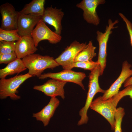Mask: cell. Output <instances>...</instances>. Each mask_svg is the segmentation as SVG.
<instances>
[{
	"instance_id": "cell-26",
	"label": "cell",
	"mask_w": 132,
	"mask_h": 132,
	"mask_svg": "<svg viewBox=\"0 0 132 132\" xmlns=\"http://www.w3.org/2000/svg\"><path fill=\"white\" fill-rule=\"evenodd\" d=\"M119 14L126 24L127 28L130 36L131 44L132 47V23L122 13H119Z\"/></svg>"
},
{
	"instance_id": "cell-18",
	"label": "cell",
	"mask_w": 132,
	"mask_h": 132,
	"mask_svg": "<svg viewBox=\"0 0 132 132\" xmlns=\"http://www.w3.org/2000/svg\"><path fill=\"white\" fill-rule=\"evenodd\" d=\"M27 69L22 60L17 58L5 67L0 69V78H5L8 75L19 73Z\"/></svg>"
},
{
	"instance_id": "cell-17",
	"label": "cell",
	"mask_w": 132,
	"mask_h": 132,
	"mask_svg": "<svg viewBox=\"0 0 132 132\" xmlns=\"http://www.w3.org/2000/svg\"><path fill=\"white\" fill-rule=\"evenodd\" d=\"M45 0H33L26 4L23 9L19 12L20 13L31 14L37 16L42 17L45 9Z\"/></svg>"
},
{
	"instance_id": "cell-6",
	"label": "cell",
	"mask_w": 132,
	"mask_h": 132,
	"mask_svg": "<svg viewBox=\"0 0 132 132\" xmlns=\"http://www.w3.org/2000/svg\"><path fill=\"white\" fill-rule=\"evenodd\" d=\"M31 36L37 47L39 43L43 40H47L52 44L60 42L62 37L52 31L42 20L38 22L33 31Z\"/></svg>"
},
{
	"instance_id": "cell-22",
	"label": "cell",
	"mask_w": 132,
	"mask_h": 132,
	"mask_svg": "<svg viewBox=\"0 0 132 132\" xmlns=\"http://www.w3.org/2000/svg\"><path fill=\"white\" fill-rule=\"evenodd\" d=\"M126 96H129L132 99V85L127 86L122 90L119 91L115 95L110 98L111 102L116 107L120 100L123 97Z\"/></svg>"
},
{
	"instance_id": "cell-24",
	"label": "cell",
	"mask_w": 132,
	"mask_h": 132,
	"mask_svg": "<svg viewBox=\"0 0 132 132\" xmlns=\"http://www.w3.org/2000/svg\"><path fill=\"white\" fill-rule=\"evenodd\" d=\"M16 45L15 42L0 41V54L15 53Z\"/></svg>"
},
{
	"instance_id": "cell-15",
	"label": "cell",
	"mask_w": 132,
	"mask_h": 132,
	"mask_svg": "<svg viewBox=\"0 0 132 132\" xmlns=\"http://www.w3.org/2000/svg\"><path fill=\"white\" fill-rule=\"evenodd\" d=\"M59 104V100L56 97H51L48 104L40 111L33 113V117L37 121H42L44 126H46Z\"/></svg>"
},
{
	"instance_id": "cell-12",
	"label": "cell",
	"mask_w": 132,
	"mask_h": 132,
	"mask_svg": "<svg viewBox=\"0 0 132 132\" xmlns=\"http://www.w3.org/2000/svg\"><path fill=\"white\" fill-rule=\"evenodd\" d=\"M66 83V82L52 79L42 85L34 86L33 88L42 92L51 98L59 96L64 99L65 98L64 87Z\"/></svg>"
},
{
	"instance_id": "cell-11",
	"label": "cell",
	"mask_w": 132,
	"mask_h": 132,
	"mask_svg": "<svg viewBox=\"0 0 132 132\" xmlns=\"http://www.w3.org/2000/svg\"><path fill=\"white\" fill-rule=\"evenodd\" d=\"M131 65L127 61H124L121 73L117 79L109 88L105 91L101 96V99L105 101L111 98L116 94L122 84L128 78L132 76V69Z\"/></svg>"
},
{
	"instance_id": "cell-21",
	"label": "cell",
	"mask_w": 132,
	"mask_h": 132,
	"mask_svg": "<svg viewBox=\"0 0 132 132\" xmlns=\"http://www.w3.org/2000/svg\"><path fill=\"white\" fill-rule=\"evenodd\" d=\"M97 61L92 60L85 61L74 62L72 64L63 68L64 69L71 70L75 67L79 68L85 70H88L91 71L93 70L98 65Z\"/></svg>"
},
{
	"instance_id": "cell-4",
	"label": "cell",
	"mask_w": 132,
	"mask_h": 132,
	"mask_svg": "<svg viewBox=\"0 0 132 132\" xmlns=\"http://www.w3.org/2000/svg\"><path fill=\"white\" fill-rule=\"evenodd\" d=\"M119 22L118 20L113 22L110 19L108 20V25L106 26L104 33L98 30L96 32V39L99 45V51L97 62L100 67L101 75H102L106 66L107 44L110 35L112 33V30L117 27L114 25Z\"/></svg>"
},
{
	"instance_id": "cell-27",
	"label": "cell",
	"mask_w": 132,
	"mask_h": 132,
	"mask_svg": "<svg viewBox=\"0 0 132 132\" xmlns=\"http://www.w3.org/2000/svg\"><path fill=\"white\" fill-rule=\"evenodd\" d=\"M132 69V65H131ZM132 85V76L128 78L124 83V87H125L129 85Z\"/></svg>"
},
{
	"instance_id": "cell-25",
	"label": "cell",
	"mask_w": 132,
	"mask_h": 132,
	"mask_svg": "<svg viewBox=\"0 0 132 132\" xmlns=\"http://www.w3.org/2000/svg\"><path fill=\"white\" fill-rule=\"evenodd\" d=\"M17 58L15 53L0 54V64H9Z\"/></svg>"
},
{
	"instance_id": "cell-10",
	"label": "cell",
	"mask_w": 132,
	"mask_h": 132,
	"mask_svg": "<svg viewBox=\"0 0 132 132\" xmlns=\"http://www.w3.org/2000/svg\"><path fill=\"white\" fill-rule=\"evenodd\" d=\"M87 45L86 43H80L75 40L69 46H67L55 60L63 68L69 66L74 62L76 56Z\"/></svg>"
},
{
	"instance_id": "cell-16",
	"label": "cell",
	"mask_w": 132,
	"mask_h": 132,
	"mask_svg": "<svg viewBox=\"0 0 132 132\" xmlns=\"http://www.w3.org/2000/svg\"><path fill=\"white\" fill-rule=\"evenodd\" d=\"M37 50L31 36L22 37L20 39L16 42L15 53L18 58H23L34 54Z\"/></svg>"
},
{
	"instance_id": "cell-2",
	"label": "cell",
	"mask_w": 132,
	"mask_h": 132,
	"mask_svg": "<svg viewBox=\"0 0 132 132\" xmlns=\"http://www.w3.org/2000/svg\"><path fill=\"white\" fill-rule=\"evenodd\" d=\"M25 67L28 69V73L39 78L45 69H53L59 65L53 57L37 54L27 55L22 59Z\"/></svg>"
},
{
	"instance_id": "cell-5",
	"label": "cell",
	"mask_w": 132,
	"mask_h": 132,
	"mask_svg": "<svg viewBox=\"0 0 132 132\" xmlns=\"http://www.w3.org/2000/svg\"><path fill=\"white\" fill-rule=\"evenodd\" d=\"M103 116L110 124L111 130H114L115 114L116 107L112 103L110 98L105 101L100 96L93 100L90 107Z\"/></svg>"
},
{
	"instance_id": "cell-13",
	"label": "cell",
	"mask_w": 132,
	"mask_h": 132,
	"mask_svg": "<svg viewBox=\"0 0 132 132\" xmlns=\"http://www.w3.org/2000/svg\"><path fill=\"white\" fill-rule=\"evenodd\" d=\"M64 13L61 9H58L56 7H53L51 5L45 9L41 20L45 23H47L54 27L55 32L61 35L62 30L61 21Z\"/></svg>"
},
{
	"instance_id": "cell-14",
	"label": "cell",
	"mask_w": 132,
	"mask_h": 132,
	"mask_svg": "<svg viewBox=\"0 0 132 132\" xmlns=\"http://www.w3.org/2000/svg\"><path fill=\"white\" fill-rule=\"evenodd\" d=\"M42 17L34 16L31 14H24L19 12L17 23L18 33L21 37L31 36V33Z\"/></svg>"
},
{
	"instance_id": "cell-20",
	"label": "cell",
	"mask_w": 132,
	"mask_h": 132,
	"mask_svg": "<svg viewBox=\"0 0 132 132\" xmlns=\"http://www.w3.org/2000/svg\"><path fill=\"white\" fill-rule=\"evenodd\" d=\"M21 37L17 29L8 30L0 29V41H17Z\"/></svg>"
},
{
	"instance_id": "cell-1",
	"label": "cell",
	"mask_w": 132,
	"mask_h": 132,
	"mask_svg": "<svg viewBox=\"0 0 132 132\" xmlns=\"http://www.w3.org/2000/svg\"><path fill=\"white\" fill-rule=\"evenodd\" d=\"M101 76L100 67L99 64L89 73V76L88 90L87 97L84 106L79 112V115L81 118L78 121L77 125L80 126L87 123L88 120L87 113L90 107L93 98L98 93H104L105 90L100 87L99 83V78Z\"/></svg>"
},
{
	"instance_id": "cell-9",
	"label": "cell",
	"mask_w": 132,
	"mask_h": 132,
	"mask_svg": "<svg viewBox=\"0 0 132 132\" xmlns=\"http://www.w3.org/2000/svg\"><path fill=\"white\" fill-rule=\"evenodd\" d=\"M0 12L1 17L0 29L8 30L17 29L19 12L13 6L8 2L2 4Z\"/></svg>"
},
{
	"instance_id": "cell-3",
	"label": "cell",
	"mask_w": 132,
	"mask_h": 132,
	"mask_svg": "<svg viewBox=\"0 0 132 132\" xmlns=\"http://www.w3.org/2000/svg\"><path fill=\"white\" fill-rule=\"evenodd\" d=\"M33 76L28 73L23 75H16L8 79H1L0 99H4L9 97L11 99L14 100L20 99L21 97L17 94L18 93V89L25 81Z\"/></svg>"
},
{
	"instance_id": "cell-8",
	"label": "cell",
	"mask_w": 132,
	"mask_h": 132,
	"mask_svg": "<svg viewBox=\"0 0 132 132\" xmlns=\"http://www.w3.org/2000/svg\"><path fill=\"white\" fill-rule=\"evenodd\" d=\"M105 2V0H83L76 6L83 10V18L87 23L97 26L100 20L96 12L97 8Z\"/></svg>"
},
{
	"instance_id": "cell-7",
	"label": "cell",
	"mask_w": 132,
	"mask_h": 132,
	"mask_svg": "<svg viewBox=\"0 0 132 132\" xmlns=\"http://www.w3.org/2000/svg\"><path fill=\"white\" fill-rule=\"evenodd\" d=\"M86 77L85 73L77 72L71 70L64 69L59 72H49L42 74L39 79H43L47 78L58 80L64 82H70L76 84L85 90L82 81Z\"/></svg>"
},
{
	"instance_id": "cell-23",
	"label": "cell",
	"mask_w": 132,
	"mask_h": 132,
	"mask_svg": "<svg viewBox=\"0 0 132 132\" xmlns=\"http://www.w3.org/2000/svg\"><path fill=\"white\" fill-rule=\"evenodd\" d=\"M125 114V110L123 108L120 107L116 109L114 115V132H122L121 124Z\"/></svg>"
},
{
	"instance_id": "cell-19",
	"label": "cell",
	"mask_w": 132,
	"mask_h": 132,
	"mask_svg": "<svg viewBox=\"0 0 132 132\" xmlns=\"http://www.w3.org/2000/svg\"><path fill=\"white\" fill-rule=\"evenodd\" d=\"M96 47L93 45L92 41H90L86 46L80 52L75 58L74 62L92 60L96 55Z\"/></svg>"
}]
</instances>
